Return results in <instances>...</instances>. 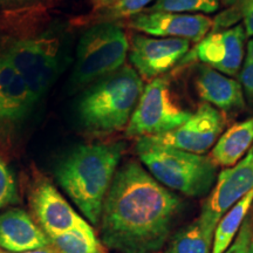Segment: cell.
Masks as SVG:
<instances>
[{
	"label": "cell",
	"mask_w": 253,
	"mask_h": 253,
	"mask_svg": "<svg viewBox=\"0 0 253 253\" xmlns=\"http://www.w3.org/2000/svg\"><path fill=\"white\" fill-rule=\"evenodd\" d=\"M182 199L141 164L120 167L103 202L100 239L115 253H156L169 239Z\"/></svg>",
	"instance_id": "obj_1"
},
{
	"label": "cell",
	"mask_w": 253,
	"mask_h": 253,
	"mask_svg": "<svg viewBox=\"0 0 253 253\" xmlns=\"http://www.w3.org/2000/svg\"><path fill=\"white\" fill-rule=\"evenodd\" d=\"M123 150V142L80 144L55 168L58 184L89 224L99 225L104 198L119 169Z\"/></svg>",
	"instance_id": "obj_2"
},
{
	"label": "cell",
	"mask_w": 253,
	"mask_h": 253,
	"mask_svg": "<svg viewBox=\"0 0 253 253\" xmlns=\"http://www.w3.org/2000/svg\"><path fill=\"white\" fill-rule=\"evenodd\" d=\"M144 84L138 73L125 65L95 81L81 95L77 116L82 128L94 135H107L126 128Z\"/></svg>",
	"instance_id": "obj_3"
},
{
	"label": "cell",
	"mask_w": 253,
	"mask_h": 253,
	"mask_svg": "<svg viewBox=\"0 0 253 253\" xmlns=\"http://www.w3.org/2000/svg\"><path fill=\"white\" fill-rule=\"evenodd\" d=\"M136 153L148 172L167 189L188 197H203L212 191L217 166L209 156L192 154L141 137Z\"/></svg>",
	"instance_id": "obj_4"
},
{
	"label": "cell",
	"mask_w": 253,
	"mask_h": 253,
	"mask_svg": "<svg viewBox=\"0 0 253 253\" xmlns=\"http://www.w3.org/2000/svg\"><path fill=\"white\" fill-rule=\"evenodd\" d=\"M0 43L9 62L39 102L58 80L65 66L62 34L52 30L27 36L1 34Z\"/></svg>",
	"instance_id": "obj_5"
},
{
	"label": "cell",
	"mask_w": 253,
	"mask_h": 253,
	"mask_svg": "<svg viewBox=\"0 0 253 253\" xmlns=\"http://www.w3.org/2000/svg\"><path fill=\"white\" fill-rule=\"evenodd\" d=\"M129 41L121 26L114 23L93 25L79 40L75 67L71 77L73 89L94 84L125 66Z\"/></svg>",
	"instance_id": "obj_6"
},
{
	"label": "cell",
	"mask_w": 253,
	"mask_h": 253,
	"mask_svg": "<svg viewBox=\"0 0 253 253\" xmlns=\"http://www.w3.org/2000/svg\"><path fill=\"white\" fill-rule=\"evenodd\" d=\"M191 115L177 102L169 80L158 77L144 86L126 135L141 138L166 134L182 126Z\"/></svg>",
	"instance_id": "obj_7"
},
{
	"label": "cell",
	"mask_w": 253,
	"mask_h": 253,
	"mask_svg": "<svg viewBox=\"0 0 253 253\" xmlns=\"http://www.w3.org/2000/svg\"><path fill=\"white\" fill-rule=\"evenodd\" d=\"M37 103L36 96L0 43V147L8 148L14 143Z\"/></svg>",
	"instance_id": "obj_8"
},
{
	"label": "cell",
	"mask_w": 253,
	"mask_h": 253,
	"mask_svg": "<svg viewBox=\"0 0 253 253\" xmlns=\"http://www.w3.org/2000/svg\"><path fill=\"white\" fill-rule=\"evenodd\" d=\"M224 126L225 120L220 110L203 102L199 104L196 113L178 128L166 134L149 137L157 143L175 149L204 155L216 144L223 134Z\"/></svg>",
	"instance_id": "obj_9"
},
{
	"label": "cell",
	"mask_w": 253,
	"mask_h": 253,
	"mask_svg": "<svg viewBox=\"0 0 253 253\" xmlns=\"http://www.w3.org/2000/svg\"><path fill=\"white\" fill-rule=\"evenodd\" d=\"M30 204L38 224L47 236L93 230L90 224L47 179H41L32 188Z\"/></svg>",
	"instance_id": "obj_10"
},
{
	"label": "cell",
	"mask_w": 253,
	"mask_h": 253,
	"mask_svg": "<svg viewBox=\"0 0 253 253\" xmlns=\"http://www.w3.org/2000/svg\"><path fill=\"white\" fill-rule=\"evenodd\" d=\"M189 49V40L137 34L129 47V60L142 79L154 80L175 67Z\"/></svg>",
	"instance_id": "obj_11"
},
{
	"label": "cell",
	"mask_w": 253,
	"mask_h": 253,
	"mask_svg": "<svg viewBox=\"0 0 253 253\" xmlns=\"http://www.w3.org/2000/svg\"><path fill=\"white\" fill-rule=\"evenodd\" d=\"M130 27L157 38H175L199 42L212 28L211 18L203 14L145 12L136 14Z\"/></svg>",
	"instance_id": "obj_12"
},
{
	"label": "cell",
	"mask_w": 253,
	"mask_h": 253,
	"mask_svg": "<svg viewBox=\"0 0 253 253\" xmlns=\"http://www.w3.org/2000/svg\"><path fill=\"white\" fill-rule=\"evenodd\" d=\"M245 37L242 25L220 32H211L198 42L196 55L209 67L227 77H236L244 61Z\"/></svg>",
	"instance_id": "obj_13"
},
{
	"label": "cell",
	"mask_w": 253,
	"mask_h": 253,
	"mask_svg": "<svg viewBox=\"0 0 253 253\" xmlns=\"http://www.w3.org/2000/svg\"><path fill=\"white\" fill-rule=\"evenodd\" d=\"M251 190H253V145L238 163L218 173L216 184L203 209L221 218Z\"/></svg>",
	"instance_id": "obj_14"
},
{
	"label": "cell",
	"mask_w": 253,
	"mask_h": 253,
	"mask_svg": "<svg viewBox=\"0 0 253 253\" xmlns=\"http://www.w3.org/2000/svg\"><path fill=\"white\" fill-rule=\"evenodd\" d=\"M48 236L23 209H9L0 214V249L20 253L49 246Z\"/></svg>",
	"instance_id": "obj_15"
},
{
	"label": "cell",
	"mask_w": 253,
	"mask_h": 253,
	"mask_svg": "<svg viewBox=\"0 0 253 253\" xmlns=\"http://www.w3.org/2000/svg\"><path fill=\"white\" fill-rule=\"evenodd\" d=\"M195 84L199 97L220 112H237L245 107L240 82L204 63L197 67Z\"/></svg>",
	"instance_id": "obj_16"
},
{
	"label": "cell",
	"mask_w": 253,
	"mask_h": 253,
	"mask_svg": "<svg viewBox=\"0 0 253 253\" xmlns=\"http://www.w3.org/2000/svg\"><path fill=\"white\" fill-rule=\"evenodd\" d=\"M220 218L202 209L197 219L178 231L168 246L167 253H211L214 231Z\"/></svg>",
	"instance_id": "obj_17"
},
{
	"label": "cell",
	"mask_w": 253,
	"mask_h": 253,
	"mask_svg": "<svg viewBox=\"0 0 253 253\" xmlns=\"http://www.w3.org/2000/svg\"><path fill=\"white\" fill-rule=\"evenodd\" d=\"M253 145V116L230 126L218 138L210 157L217 167L231 168L249 153Z\"/></svg>",
	"instance_id": "obj_18"
},
{
	"label": "cell",
	"mask_w": 253,
	"mask_h": 253,
	"mask_svg": "<svg viewBox=\"0 0 253 253\" xmlns=\"http://www.w3.org/2000/svg\"><path fill=\"white\" fill-rule=\"evenodd\" d=\"M253 204V190L229 209L221 216L214 231L213 246L211 253H223L238 235L240 227L248 217Z\"/></svg>",
	"instance_id": "obj_19"
},
{
	"label": "cell",
	"mask_w": 253,
	"mask_h": 253,
	"mask_svg": "<svg viewBox=\"0 0 253 253\" xmlns=\"http://www.w3.org/2000/svg\"><path fill=\"white\" fill-rule=\"evenodd\" d=\"M50 246L56 253H102V248L95 235L89 231H71L48 236Z\"/></svg>",
	"instance_id": "obj_20"
},
{
	"label": "cell",
	"mask_w": 253,
	"mask_h": 253,
	"mask_svg": "<svg viewBox=\"0 0 253 253\" xmlns=\"http://www.w3.org/2000/svg\"><path fill=\"white\" fill-rule=\"evenodd\" d=\"M220 0H156L147 12L169 13H213L219 8Z\"/></svg>",
	"instance_id": "obj_21"
},
{
	"label": "cell",
	"mask_w": 253,
	"mask_h": 253,
	"mask_svg": "<svg viewBox=\"0 0 253 253\" xmlns=\"http://www.w3.org/2000/svg\"><path fill=\"white\" fill-rule=\"evenodd\" d=\"M18 190L14 176L4 158L0 156V210L18 203Z\"/></svg>",
	"instance_id": "obj_22"
},
{
	"label": "cell",
	"mask_w": 253,
	"mask_h": 253,
	"mask_svg": "<svg viewBox=\"0 0 253 253\" xmlns=\"http://www.w3.org/2000/svg\"><path fill=\"white\" fill-rule=\"evenodd\" d=\"M153 0H114L110 6V17L123 18L140 14Z\"/></svg>",
	"instance_id": "obj_23"
},
{
	"label": "cell",
	"mask_w": 253,
	"mask_h": 253,
	"mask_svg": "<svg viewBox=\"0 0 253 253\" xmlns=\"http://www.w3.org/2000/svg\"><path fill=\"white\" fill-rule=\"evenodd\" d=\"M253 237V223L252 217H246V219L240 227L238 235L229 248L223 253H248L250 243Z\"/></svg>",
	"instance_id": "obj_24"
},
{
	"label": "cell",
	"mask_w": 253,
	"mask_h": 253,
	"mask_svg": "<svg viewBox=\"0 0 253 253\" xmlns=\"http://www.w3.org/2000/svg\"><path fill=\"white\" fill-rule=\"evenodd\" d=\"M239 82L244 94L253 102V63H245L239 72Z\"/></svg>",
	"instance_id": "obj_25"
},
{
	"label": "cell",
	"mask_w": 253,
	"mask_h": 253,
	"mask_svg": "<svg viewBox=\"0 0 253 253\" xmlns=\"http://www.w3.org/2000/svg\"><path fill=\"white\" fill-rule=\"evenodd\" d=\"M246 36L253 37V0H240Z\"/></svg>",
	"instance_id": "obj_26"
},
{
	"label": "cell",
	"mask_w": 253,
	"mask_h": 253,
	"mask_svg": "<svg viewBox=\"0 0 253 253\" xmlns=\"http://www.w3.org/2000/svg\"><path fill=\"white\" fill-rule=\"evenodd\" d=\"M245 63H253V38L248 42L245 52Z\"/></svg>",
	"instance_id": "obj_27"
},
{
	"label": "cell",
	"mask_w": 253,
	"mask_h": 253,
	"mask_svg": "<svg viewBox=\"0 0 253 253\" xmlns=\"http://www.w3.org/2000/svg\"><path fill=\"white\" fill-rule=\"evenodd\" d=\"M0 253H11V252H0ZM20 253H56L55 250L52 248V246H46V248L38 249V250H32V251H26V252H20Z\"/></svg>",
	"instance_id": "obj_28"
},
{
	"label": "cell",
	"mask_w": 253,
	"mask_h": 253,
	"mask_svg": "<svg viewBox=\"0 0 253 253\" xmlns=\"http://www.w3.org/2000/svg\"><path fill=\"white\" fill-rule=\"evenodd\" d=\"M30 1V0H0V5L9 6V5H19L24 4V2Z\"/></svg>",
	"instance_id": "obj_29"
},
{
	"label": "cell",
	"mask_w": 253,
	"mask_h": 253,
	"mask_svg": "<svg viewBox=\"0 0 253 253\" xmlns=\"http://www.w3.org/2000/svg\"><path fill=\"white\" fill-rule=\"evenodd\" d=\"M248 253H253V237H252V240H251V243H250V246H249Z\"/></svg>",
	"instance_id": "obj_30"
}]
</instances>
